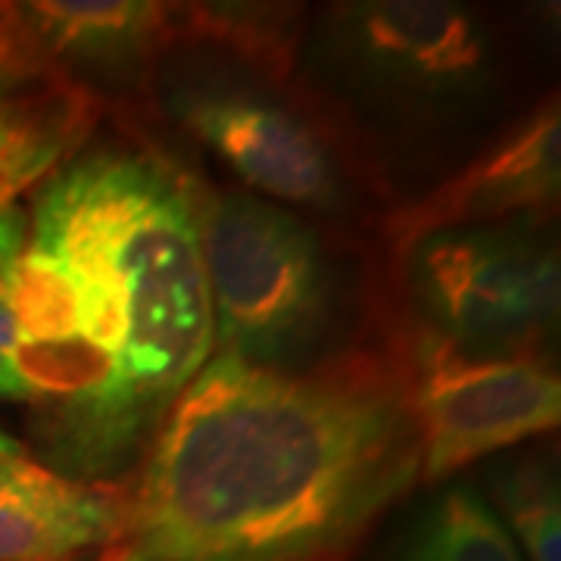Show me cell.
Here are the masks:
<instances>
[{
	"label": "cell",
	"instance_id": "6da1fadb",
	"mask_svg": "<svg viewBox=\"0 0 561 561\" xmlns=\"http://www.w3.org/2000/svg\"><path fill=\"white\" fill-rule=\"evenodd\" d=\"M415 478L402 387L216 353L160 421L106 561H324Z\"/></svg>",
	"mask_w": 561,
	"mask_h": 561
},
{
	"label": "cell",
	"instance_id": "7a4b0ae2",
	"mask_svg": "<svg viewBox=\"0 0 561 561\" xmlns=\"http://www.w3.org/2000/svg\"><path fill=\"white\" fill-rule=\"evenodd\" d=\"M197 187L144 150H94L57 169L28 241L66 272L76 343L22 378L69 468L98 474L160 424L213 353Z\"/></svg>",
	"mask_w": 561,
	"mask_h": 561
},
{
	"label": "cell",
	"instance_id": "3957f363",
	"mask_svg": "<svg viewBox=\"0 0 561 561\" xmlns=\"http://www.w3.org/2000/svg\"><path fill=\"white\" fill-rule=\"evenodd\" d=\"M201 250L219 353L268 365L319 321L321 253L297 216L253 197H213Z\"/></svg>",
	"mask_w": 561,
	"mask_h": 561
},
{
	"label": "cell",
	"instance_id": "277c9868",
	"mask_svg": "<svg viewBox=\"0 0 561 561\" xmlns=\"http://www.w3.org/2000/svg\"><path fill=\"white\" fill-rule=\"evenodd\" d=\"M412 397L421 478L440 481L461 465L559 427V378L530 359H461L437 353Z\"/></svg>",
	"mask_w": 561,
	"mask_h": 561
},
{
	"label": "cell",
	"instance_id": "5b68a950",
	"mask_svg": "<svg viewBox=\"0 0 561 561\" xmlns=\"http://www.w3.org/2000/svg\"><path fill=\"white\" fill-rule=\"evenodd\" d=\"M415 272L424 306L456 337L527 328L559 309L556 256L500 234H434Z\"/></svg>",
	"mask_w": 561,
	"mask_h": 561
},
{
	"label": "cell",
	"instance_id": "8992f818",
	"mask_svg": "<svg viewBox=\"0 0 561 561\" xmlns=\"http://www.w3.org/2000/svg\"><path fill=\"white\" fill-rule=\"evenodd\" d=\"M181 119L250 187L300 206H331L337 175L319 135L275 103L247 94H194Z\"/></svg>",
	"mask_w": 561,
	"mask_h": 561
},
{
	"label": "cell",
	"instance_id": "52a82bcc",
	"mask_svg": "<svg viewBox=\"0 0 561 561\" xmlns=\"http://www.w3.org/2000/svg\"><path fill=\"white\" fill-rule=\"evenodd\" d=\"M559 106L549 103L512 135L490 147L465 172L405 209L393 231L402 241H427L440 231L524 209H546L561 184Z\"/></svg>",
	"mask_w": 561,
	"mask_h": 561
},
{
	"label": "cell",
	"instance_id": "ba28073f",
	"mask_svg": "<svg viewBox=\"0 0 561 561\" xmlns=\"http://www.w3.org/2000/svg\"><path fill=\"white\" fill-rule=\"evenodd\" d=\"M343 38L375 76L412 88H453L478 76L483 35L474 16L440 0H375L343 10Z\"/></svg>",
	"mask_w": 561,
	"mask_h": 561
},
{
	"label": "cell",
	"instance_id": "9c48e42d",
	"mask_svg": "<svg viewBox=\"0 0 561 561\" xmlns=\"http://www.w3.org/2000/svg\"><path fill=\"white\" fill-rule=\"evenodd\" d=\"M125 502L25 456L0 461V561H66L113 542Z\"/></svg>",
	"mask_w": 561,
	"mask_h": 561
},
{
	"label": "cell",
	"instance_id": "30bf717a",
	"mask_svg": "<svg viewBox=\"0 0 561 561\" xmlns=\"http://www.w3.org/2000/svg\"><path fill=\"white\" fill-rule=\"evenodd\" d=\"M98 122V103L76 84L0 98V209L54 175Z\"/></svg>",
	"mask_w": 561,
	"mask_h": 561
},
{
	"label": "cell",
	"instance_id": "8fae6325",
	"mask_svg": "<svg viewBox=\"0 0 561 561\" xmlns=\"http://www.w3.org/2000/svg\"><path fill=\"white\" fill-rule=\"evenodd\" d=\"M25 25L41 57L66 62H125L153 50L172 20L147 0H50L25 3Z\"/></svg>",
	"mask_w": 561,
	"mask_h": 561
},
{
	"label": "cell",
	"instance_id": "7c38bea8",
	"mask_svg": "<svg viewBox=\"0 0 561 561\" xmlns=\"http://www.w3.org/2000/svg\"><path fill=\"white\" fill-rule=\"evenodd\" d=\"M409 561H524L493 512L468 490L446 493L424 518Z\"/></svg>",
	"mask_w": 561,
	"mask_h": 561
},
{
	"label": "cell",
	"instance_id": "4fadbf2b",
	"mask_svg": "<svg viewBox=\"0 0 561 561\" xmlns=\"http://www.w3.org/2000/svg\"><path fill=\"white\" fill-rule=\"evenodd\" d=\"M500 500L530 561H561L559 486L549 474L518 471L500 486Z\"/></svg>",
	"mask_w": 561,
	"mask_h": 561
},
{
	"label": "cell",
	"instance_id": "5bb4252c",
	"mask_svg": "<svg viewBox=\"0 0 561 561\" xmlns=\"http://www.w3.org/2000/svg\"><path fill=\"white\" fill-rule=\"evenodd\" d=\"M28 234V219L20 206L0 209V400H22L13 350H16V328H13V268L20 260Z\"/></svg>",
	"mask_w": 561,
	"mask_h": 561
},
{
	"label": "cell",
	"instance_id": "9a60e30c",
	"mask_svg": "<svg viewBox=\"0 0 561 561\" xmlns=\"http://www.w3.org/2000/svg\"><path fill=\"white\" fill-rule=\"evenodd\" d=\"M44 69L47 62L25 25L22 7H0V98H10L20 81L35 79Z\"/></svg>",
	"mask_w": 561,
	"mask_h": 561
},
{
	"label": "cell",
	"instance_id": "2e32d148",
	"mask_svg": "<svg viewBox=\"0 0 561 561\" xmlns=\"http://www.w3.org/2000/svg\"><path fill=\"white\" fill-rule=\"evenodd\" d=\"M16 456H22V446L10 434H3L0 431V461H7V459H16Z\"/></svg>",
	"mask_w": 561,
	"mask_h": 561
}]
</instances>
